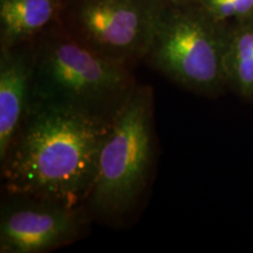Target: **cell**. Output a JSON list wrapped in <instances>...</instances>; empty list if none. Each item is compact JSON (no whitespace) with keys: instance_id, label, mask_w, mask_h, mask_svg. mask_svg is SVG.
<instances>
[{"instance_id":"6da1fadb","label":"cell","mask_w":253,"mask_h":253,"mask_svg":"<svg viewBox=\"0 0 253 253\" xmlns=\"http://www.w3.org/2000/svg\"><path fill=\"white\" fill-rule=\"evenodd\" d=\"M113 120L31 101L0 161L6 195L82 210L95 184L100 153Z\"/></svg>"},{"instance_id":"7a4b0ae2","label":"cell","mask_w":253,"mask_h":253,"mask_svg":"<svg viewBox=\"0 0 253 253\" xmlns=\"http://www.w3.org/2000/svg\"><path fill=\"white\" fill-rule=\"evenodd\" d=\"M28 43L31 101L113 120L137 86L130 68L89 48L59 20Z\"/></svg>"},{"instance_id":"3957f363","label":"cell","mask_w":253,"mask_h":253,"mask_svg":"<svg viewBox=\"0 0 253 253\" xmlns=\"http://www.w3.org/2000/svg\"><path fill=\"white\" fill-rule=\"evenodd\" d=\"M230 23L212 17L196 0L157 1L143 61L179 87L216 96L227 87Z\"/></svg>"},{"instance_id":"277c9868","label":"cell","mask_w":253,"mask_h":253,"mask_svg":"<svg viewBox=\"0 0 253 253\" xmlns=\"http://www.w3.org/2000/svg\"><path fill=\"white\" fill-rule=\"evenodd\" d=\"M154 93L137 84L104 138L87 204L103 217L130 211L143 194L154 158Z\"/></svg>"},{"instance_id":"5b68a950","label":"cell","mask_w":253,"mask_h":253,"mask_svg":"<svg viewBox=\"0 0 253 253\" xmlns=\"http://www.w3.org/2000/svg\"><path fill=\"white\" fill-rule=\"evenodd\" d=\"M157 1L65 0L59 21L99 54L130 68L144 60Z\"/></svg>"},{"instance_id":"8992f818","label":"cell","mask_w":253,"mask_h":253,"mask_svg":"<svg viewBox=\"0 0 253 253\" xmlns=\"http://www.w3.org/2000/svg\"><path fill=\"white\" fill-rule=\"evenodd\" d=\"M0 211V252L43 253L79 238L81 210L45 199L6 195Z\"/></svg>"},{"instance_id":"52a82bcc","label":"cell","mask_w":253,"mask_h":253,"mask_svg":"<svg viewBox=\"0 0 253 253\" xmlns=\"http://www.w3.org/2000/svg\"><path fill=\"white\" fill-rule=\"evenodd\" d=\"M32 100L30 43L0 48V161L20 128Z\"/></svg>"},{"instance_id":"ba28073f","label":"cell","mask_w":253,"mask_h":253,"mask_svg":"<svg viewBox=\"0 0 253 253\" xmlns=\"http://www.w3.org/2000/svg\"><path fill=\"white\" fill-rule=\"evenodd\" d=\"M65 0H0V48L31 42L59 20Z\"/></svg>"},{"instance_id":"9c48e42d","label":"cell","mask_w":253,"mask_h":253,"mask_svg":"<svg viewBox=\"0 0 253 253\" xmlns=\"http://www.w3.org/2000/svg\"><path fill=\"white\" fill-rule=\"evenodd\" d=\"M226 74L227 87L253 101V13L230 23Z\"/></svg>"},{"instance_id":"30bf717a","label":"cell","mask_w":253,"mask_h":253,"mask_svg":"<svg viewBox=\"0 0 253 253\" xmlns=\"http://www.w3.org/2000/svg\"><path fill=\"white\" fill-rule=\"evenodd\" d=\"M218 20L231 23L253 13V0H196Z\"/></svg>"},{"instance_id":"8fae6325","label":"cell","mask_w":253,"mask_h":253,"mask_svg":"<svg viewBox=\"0 0 253 253\" xmlns=\"http://www.w3.org/2000/svg\"><path fill=\"white\" fill-rule=\"evenodd\" d=\"M153 1H177V0H153Z\"/></svg>"}]
</instances>
